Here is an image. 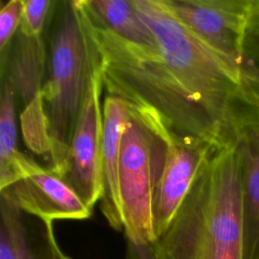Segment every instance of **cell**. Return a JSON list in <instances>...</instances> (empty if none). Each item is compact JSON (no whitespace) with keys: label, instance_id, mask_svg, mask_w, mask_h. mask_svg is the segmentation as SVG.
<instances>
[{"label":"cell","instance_id":"6da1fadb","mask_svg":"<svg viewBox=\"0 0 259 259\" xmlns=\"http://www.w3.org/2000/svg\"><path fill=\"white\" fill-rule=\"evenodd\" d=\"M100 57L106 95L122 99L138 113L185 142H227L220 128L177 82L157 46L141 45L115 34L77 0Z\"/></svg>","mask_w":259,"mask_h":259},{"label":"cell","instance_id":"7a4b0ae2","mask_svg":"<svg viewBox=\"0 0 259 259\" xmlns=\"http://www.w3.org/2000/svg\"><path fill=\"white\" fill-rule=\"evenodd\" d=\"M154 248L157 259H243L242 190L234 144L209 158Z\"/></svg>","mask_w":259,"mask_h":259},{"label":"cell","instance_id":"3957f363","mask_svg":"<svg viewBox=\"0 0 259 259\" xmlns=\"http://www.w3.org/2000/svg\"><path fill=\"white\" fill-rule=\"evenodd\" d=\"M47 70L42 107L51 140V170L62 165L96 70L97 48L77 0L55 1L45 30Z\"/></svg>","mask_w":259,"mask_h":259},{"label":"cell","instance_id":"277c9868","mask_svg":"<svg viewBox=\"0 0 259 259\" xmlns=\"http://www.w3.org/2000/svg\"><path fill=\"white\" fill-rule=\"evenodd\" d=\"M177 82L233 144L231 109L242 88L239 70L188 29L165 0H133Z\"/></svg>","mask_w":259,"mask_h":259},{"label":"cell","instance_id":"5b68a950","mask_svg":"<svg viewBox=\"0 0 259 259\" xmlns=\"http://www.w3.org/2000/svg\"><path fill=\"white\" fill-rule=\"evenodd\" d=\"M166 156L165 141L128 106L119 156V201L125 241L147 244L157 240L153 199Z\"/></svg>","mask_w":259,"mask_h":259},{"label":"cell","instance_id":"8992f818","mask_svg":"<svg viewBox=\"0 0 259 259\" xmlns=\"http://www.w3.org/2000/svg\"><path fill=\"white\" fill-rule=\"evenodd\" d=\"M102 89L99 66L90 83L66 157L59 169L54 171L92 211L102 195L103 116L100 106Z\"/></svg>","mask_w":259,"mask_h":259},{"label":"cell","instance_id":"52a82bcc","mask_svg":"<svg viewBox=\"0 0 259 259\" xmlns=\"http://www.w3.org/2000/svg\"><path fill=\"white\" fill-rule=\"evenodd\" d=\"M243 208V259H259V99L243 87L231 109Z\"/></svg>","mask_w":259,"mask_h":259},{"label":"cell","instance_id":"ba28073f","mask_svg":"<svg viewBox=\"0 0 259 259\" xmlns=\"http://www.w3.org/2000/svg\"><path fill=\"white\" fill-rule=\"evenodd\" d=\"M166 143V156L153 199V226L158 239L168 228L209 158L222 149L207 142H185L152 120L141 117Z\"/></svg>","mask_w":259,"mask_h":259},{"label":"cell","instance_id":"9c48e42d","mask_svg":"<svg viewBox=\"0 0 259 259\" xmlns=\"http://www.w3.org/2000/svg\"><path fill=\"white\" fill-rule=\"evenodd\" d=\"M177 18L240 72L251 0H165Z\"/></svg>","mask_w":259,"mask_h":259},{"label":"cell","instance_id":"30bf717a","mask_svg":"<svg viewBox=\"0 0 259 259\" xmlns=\"http://www.w3.org/2000/svg\"><path fill=\"white\" fill-rule=\"evenodd\" d=\"M0 193L1 197L23 212L47 222L85 220L92 214V210L66 181L31 157L25 175Z\"/></svg>","mask_w":259,"mask_h":259},{"label":"cell","instance_id":"8fae6325","mask_svg":"<svg viewBox=\"0 0 259 259\" xmlns=\"http://www.w3.org/2000/svg\"><path fill=\"white\" fill-rule=\"evenodd\" d=\"M53 222L31 217L0 198V259H66Z\"/></svg>","mask_w":259,"mask_h":259},{"label":"cell","instance_id":"7c38bea8","mask_svg":"<svg viewBox=\"0 0 259 259\" xmlns=\"http://www.w3.org/2000/svg\"><path fill=\"white\" fill-rule=\"evenodd\" d=\"M127 114L128 105L122 99L105 96L102 105V195L99 201L100 209L108 225L117 232H122L118 174L121 134Z\"/></svg>","mask_w":259,"mask_h":259},{"label":"cell","instance_id":"4fadbf2b","mask_svg":"<svg viewBox=\"0 0 259 259\" xmlns=\"http://www.w3.org/2000/svg\"><path fill=\"white\" fill-rule=\"evenodd\" d=\"M47 70L45 33L37 35L18 27L7 55L1 59V80H8L23 108L40 93Z\"/></svg>","mask_w":259,"mask_h":259},{"label":"cell","instance_id":"5bb4252c","mask_svg":"<svg viewBox=\"0 0 259 259\" xmlns=\"http://www.w3.org/2000/svg\"><path fill=\"white\" fill-rule=\"evenodd\" d=\"M1 82L0 190H3L25 175L30 157L20 152L17 147L16 93L8 80L2 79Z\"/></svg>","mask_w":259,"mask_h":259},{"label":"cell","instance_id":"9a60e30c","mask_svg":"<svg viewBox=\"0 0 259 259\" xmlns=\"http://www.w3.org/2000/svg\"><path fill=\"white\" fill-rule=\"evenodd\" d=\"M84 8L102 25L130 41L156 46V38L133 0H81Z\"/></svg>","mask_w":259,"mask_h":259},{"label":"cell","instance_id":"2e32d148","mask_svg":"<svg viewBox=\"0 0 259 259\" xmlns=\"http://www.w3.org/2000/svg\"><path fill=\"white\" fill-rule=\"evenodd\" d=\"M240 76L242 87L259 99V0H251L241 46Z\"/></svg>","mask_w":259,"mask_h":259},{"label":"cell","instance_id":"e0dca14e","mask_svg":"<svg viewBox=\"0 0 259 259\" xmlns=\"http://www.w3.org/2000/svg\"><path fill=\"white\" fill-rule=\"evenodd\" d=\"M23 137L27 147L40 155L51 154V140L42 107L41 93L25 108L20 115Z\"/></svg>","mask_w":259,"mask_h":259},{"label":"cell","instance_id":"ac0fdd59","mask_svg":"<svg viewBox=\"0 0 259 259\" xmlns=\"http://www.w3.org/2000/svg\"><path fill=\"white\" fill-rule=\"evenodd\" d=\"M54 2L52 0H23L19 28L32 34H44Z\"/></svg>","mask_w":259,"mask_h":259},{"label":"cell","instance_id":"d6986e66","mask_svg":"<svg viewBox=\"0 0 259 259\" xmlns=\"http://www.w3.org/2000/svg\"><path fill=\"white\" fill-rule=\"evenodd\" d=\"M23 10V0H9L0 10V55H7L9 45L20 25Z\"/></svg>","mask_w":259,"mask_h":259},{"label":"cell","instance_id":"ffe728a7","mask_svg":"<svg viewBox=\"0 0 259 259\" xmlns=\"http://www.w3.org/2000/svg\"><path fill=\"white\" fill-rule=\"evenodd\" d=\"M154 242L147 244H136L126 241L125 259H157Z\"/></svg>","mask_w":259,"mask_h":259},{"label":"cell","instance_id":"44dd1931","mask_svg":"<svg viewBox=\"0 0 259 259\" xmlns=\"http://www.w3.org/2000/svg\"><path fill=\"white\" fill-rule=\"evenodd\" d=\"M66 259H72V258H71V257H69V256H67V258H66Z\"/></svg>","mask_w":259,"mask_h":259}]
</instances>
